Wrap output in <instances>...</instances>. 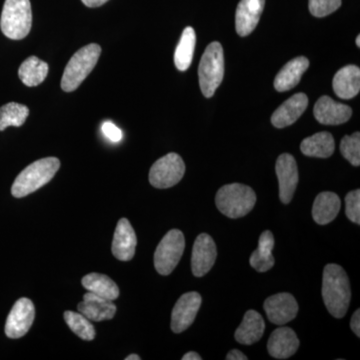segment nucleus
<instances>
[{"instance_id":"nucleus-1","label":"nucleus","mask_w":360,"mask_h":360,"mask_svg":"<svg viewBox=\"0 0 360 360\" xmlns=\"http://www.w3.org/2000/svg\"><path fill=\"white\" fill-rule=\"evenodd\" d=\"M321 293L329 314L343 319L349 307L352 290L347 274L340 265L330 264L324 267Z\"/></svg>"},{"instance_id":"nucleus-2","label":"nucleus","mask_w":360,"mask_h":360,"mask_svg":"<svg viewBox=\"0 0 360 360\" xmlns=\"http://www.w3.org/2000/svg\"><path fill=\"white\" fill-rule=\"evenodd\" d=\"M60 167V161L56 158H42L28 165L14 180L11 193L14 198H21L39 191L49 184Z\"/></svg>"},{"instance_id":"nucleus-3","label":"nucleus","mask_w":360,"mask_h":360,"mask_svg":"<svg viewBox=\"0 0 360 360\" xmlns=\"http://www.w3.org/2000/svg\"><path fill=\"white\" fill-rule=\"evenodd\" d=\"M257 203V194L251 187L241 184H226L217 191L215 205L225 217L236 219L245 217Z\"/></svg>"},{"instance_id":"nucleus-4","label":"nucleus","mask_w":360,"mask_h":360,"mask_svg":"<svg viewBox=\"0 0 360 360\" xmlns=\"http://www.w3.org/2000/svg\"><path fill=\"white\" fill-rule=\"evenodd\" d=\"M101 53V47L96 44L86 45L75 53L66 65L61 78V89L63 91L72 92L79 87L96 68Z\"/></svg>"},{"instance_id":"nucleus-5","label":"nucleus","mask_w":360,"mask_h":360,"mask_svg":"<svg viewBox=\"0 0 360 360\" xmlns=\"http://www.w3.org/2000/svg\"><path fill=\"white\" fill-rule=\"evenodd\" d=\"M32 26L30 0H6L0 20V28L4 34L11 39H23L30 34Z\"/></svg>"},{"instance_id":"nucleus-6","label":"nucleus","mask_w":360,"mask_h":360,"mask_svg":"<svg viewBox=\"0 0 360 360\" xmlns=\"http://www.w3.org/2000/svg\"><path fill=\"white\" fill-rule=\"evenodd\" d=\"M224 77V49L219 42L213 41L206 47L198 68L200 89L206 98L214 96Z\"/></svg>"},{"instance_id":"nucleus-7","label":"nucleus","mask_w":360,"mask_h":360,"mask_svg":"<svg viewBox=\"0 0 360 360\" xmlns=\"http://www.w3.org/2000/svg\"><path fill=\"white\" fill-rule=\"evenodd\" d=\"M186 248V238L179 229H172L161 239L155 252V267L161 276H168L179 264Z\"/></svg>"},{"instance_id":"nucleus-8","label":"nucleus","mask_w":360,"mask_h":360,"mask_svg":"<svg viewBox=\"0 0 360 360\" xmlns=\"http://www.w3.org/2000/svg\"><path fill=\"white\" fill-rule=\"evenodd\" d=\"M186 174V165L176 153L168 155L155 161L149 172V182L155 188L165 189L176 186Z\"/></svg>"},{"instance_id":"nucleus-9","label":"nucleus","mask_w":360,"mask_h":360,"mask_svg":"<svg viewBox=\"0 0 360 360\" xmlns=\"http://www.w3.org/2000/svg\"><path fill=\"white\" fill-rule=\"evenodd\" d=\"M35 309L32 300L28 298H20L13 309L9 312L6 324V335L7 338H22L30 331L34 321Z\"/></svg>"},{"instance_id":"nucleus-10","label":"nucleus","mask_w":360,"mask_h":360,"mask_svg":"<svg viewBox=\"0 0 360 360\" xmlns=\"http://www.w3.org/2000/svg\"><path fill=\"white\" fill-rule=\"evenodd\" d=\"M201 302L202 298L195 291L180 296L172 312V329L174 333H184L193 323Z\"/></svg>"},{"instance_id":"nucleus-11","label":"nucleus","mask_w":360,"mask_h":360,"mask_svg":"<svg viewBox=\"0 0 360 360\" xmlns=\"http://www.w3.org/2000/svg\"><path fill=\"white\" fill-rule=\"evenodd\" d=\"M276 172L279 184V198L284 205H288L292 200L300 179L295 158L290 153L279 155Z\"/></svg>"},{"instance_id":"nucleus-12","label":"nucleus","mask_w":360,"mask_h":360,"mask_svg":"<svg viewBox=\"0 0 360 360\" xmlns=\"http://www.w3.org/2000/svg\"><path fill=\"white\" fill-rule=\"evenodd\" d=\"M264 309L270 322L276 326H283L295 319L298 303L290 293H277L265 300Z\"/></svg>"},{"instance_id":"nucleus-13","label":"nucleus","mask_w":360,"mask_h":360,"mask_svg":"<svg viewBox=\"0 0 360 360\" xmlns=\"http://www.w3.org/2000/svg\"><path fill=\"white\" fill-rule=\"evenodd\" d=\"M217 248L212 236L201 233L194 241L191 255V269L194 276H205L215 264Z\"/></svg>"},{"instance_id":"nucleus-14","label":"nucleus","mask_w":360,"mask_h":360,"mask_svg":"<svg viewBox=\"0 0 360 360\" xmlns=\"http://www.w3.org/2000/svg\"><path fill=\"white\" fill-rule=\"evenodd\" d=\"M314 113L315 120L321 124L340 125L350 120L352 110L329 96H321L315 103Z\"/></svg>"},{"instance_id":"nucleus-15","label":"nucleus","mask_w":360,"mask_h":360,"mask_svg":"<svg viewBox=\"0 0 360 360\" xmlns=\"http://www.w3.org/2000/svg\"><path fill=\"white\" fill-rule=\"evenodd\" d=\"M265 0H241L236 13V30L240 37H248L257 28L264 11Z\"/></svg>"},{"instance_id":"nucleus-16","label":"nucleus","mask_w":360,"mask_h":360,"mask_svg":"<svg viewBox=\"0 0 360 360\" xmlns=\"http://www.w3.org/2000/svg\"><path fill=\"white\" fill-rule=\"evenodd\" d=\"M300 340L290 328H276L270 335L267 350L270 356L276 359H288L297 352Z\"/></svg>"},{"instance_id":"nucleus-17","label":"nucleus","mask_w":360,"mask_h":360,"mask_svg":"<svg viewBox=\"0 0 360 360\" xmlns=\"http://www.w3.org/2000/svg\"><path fill=\"white\" fill-rule=\"evenodd\" d=\"M137 238L134 229L127 219H122L116 225L112 241V255L118 260L129 262L134 258Z\"/></svg>"},{"instance_id":"nucleus-18","label":"nucleus","mask_w":360,"mask_h":360,"mask_svg":"<svg viewBox=\"0 0 360 360\" xmlns=\"http://www.w3.org/2000/svg\"><path fill=\"white\" fill-rule=\"evenodd\" d=\"M309 106V97L305 94H296L281 104L271 116V123L276 129H284L293 124Z\"/></svg>"},{"instance_id":"nucleus-19","label":"nucleus","mask_w":360,"mask_h":360,"mask_svg":"<svg viewBox=\"0 0 360 360\" xmlns=\"http://www.w3.org/2000/svg\"><path fill=\"white\" fill-rule=\"evenodd\" d=\"M78 311L92 321H110L113 319L116 307L112 300H106L92 292H87L78 304Z\"/></svg>"},{"instance_id":"nucleus-20","label":"nucleus","mask_w":360,"mask_h":360,"mask_svg":"<svg viewBox=\"0 0 360 360\" xmlns=\"http://www.w3.org/2000/svg\"><path fill=\"white\" fill-rule=\"evenodd\" d=\"M309 68V60L300 56L290 60L277 73L274 79V89L279 92L288 91L300 84L303 73Z\"/></svg>"},{"instance_id":"nucleus-21","label":"nucleus","mask_w":360,"mask_h":360,"mask_svg":"<svg viewBox=\"0 0 360 360\" xmlns=\"http://www.w3.org/2000/svg\"><path fill=\"white\" fill-rule=\"evenodd\" d=\"M265 322L257 310H248L243 322L236 329L234 338L240 345H251L257 342L264 335Z\"/></svg>"},{"instance_id":"nucleus-22","label":"nucleus","mask_w":360,"mask_h":360,"mask_svg":"<svg viewBox=\"0 0 360 360\" xmlns=\"http://www.w3.org/2000/svg\"><path fill=\"white\" fill-rule=\"evenodd\" d=\"M333 90L342 99H352L359 94L360 70L356 65H347L338 70L333 78Z\"/></svg>"},{"instance_id":"nucleus-23","label":"nucleus","mask_w":360,"mask_h":360,"mask_svg":"<svg viewBox=\"0 0 360 360\" xmlns=\"http://www.w3.org/2000/svg\"><path fill=\"white\" fill-rule=\"evenodd\" d=\"M341 202L340 196L330 191L319 193L312 206V217L319 225L333 222L340 213Z\"/></svg>"},{"instance_id":"nucleus-24","label":"nucleus","mask_w":360,"mask_h":360,"mask_svg":"<svg viewBox=\"0 0 360 360\" xmlns=\"http://www.w3.org/2000/svg\"><path fill=\"white\" fill-rule=\"evenodd\" d=\"M276 240L271 231H265L260 234L258 240V248L251 255L250 264L252 269L258 272H266L271 269L276 264L272 250Z\"/></svg>"},{"instance_id":"nucleus-25","label":"nucleus","mask_w":360,"mask_h":360,"mask_svg":"<svg viewBox=\"0 0 360 360\" xmlns=\"http://www.w3.org/2000/svg\"><path fill=\"white\" fill-rule=\"evenodd\" d=\"M335 139L329 132L322 131L303 139L300 150L309 158H328L335 153Z\"/></svg>"},{"instance_id":"nucleus-26","label":"nucleus","mask_w":360,"mask_h":360,"mask_svg":"<svg viewBox=\"0 0 360 360\" xmlns=\"http://www.w3.org/2000/svg\"><path fill=\"white\" fill-rule=\"evenodd\" d=\"M82 285L89 292L106 298L115 300L120 296V288L110 277L101 274H90L85 276L82 281Z\"/></svg>"},{"instance_id":"nucleus-27","label":"nucleus","mask_w":360,"mask_h":360,"mask_svg":"<svg viewBox=\"0 0 360 360\" xmlns=\"http://www.w3.org/2000/svg\"><path fill=\"white\" fill-rule=\"evenodd\" d=\"M49 65L37 56H30L20 65L18 77L26 86H37L49 75Z\"/></svg>"},{"instance_id":"nucleus-28","label":"nucleus","mask_w":360,"mask_h":360,"mask_svg":"<svg viewBox=\"0 0 360 360\" xmlns=\"http://www.w3.org/2000/svg\"><path fill=\"white\" fill-rule=\"evenodd\" d=\"M196 34L193 27L188 26L182 32L179 44L174 53V63L177 70L186 71L193 63L194 49H195Z\"/></svg>"},{"instance_id":"nucleus-29","label":"nucleus","mask_w":360,"mask_h":360,"mask_svg":"<svg viewBox=\"0 0 360 360\" xmlns=\"http://www.w3.org/2000/svg\"><path fill=\"white\" fill-rule=\"evenodd\" d=\"M30 115L27 106L11 103L0 108V131L8 127H21Z\"/></svg>"},{"instance_id":"nucleus-30","label":"nucleus","mask_w":360,"mask_h":360,"mask_svg":"<svg viewBox=\"0 0 360 360\" xmlns=\"http://www.w3.org/2000/svg\"><path fill=\"white\" fill-rule=\"evenodd\" d=\"M65 321L71 330L84 340H94L96 329L89 319L79 312L65 311Z\"/></svg>"},{"instance_id":"nucleus-31","label":"nucleus","mask_w":360,"mask_h":360,"mask_svg":"<svg viewBox=\"0 0 360 360\" xmlns=\"http://www.w3.org/2000/svg\"><path fill=\"white\" fill-rule=\"evenodd\" d=\"M340 153L348 162L354 167L360 165V134L354 132V134L345 135L340 143Z\"/></svg>"},{"instance_id":"nucleus-32","label":"nucleus","mask_w":360,"mask_h":360,"mask_svg":"<svg viewBox=\"0 0 360 360\" xmlns=\"http://www.w3.org/2000/svg\"><path fill=\"white\" fill-rule=\"evenodd\" d=\"M341 0H309V11L315 18H324L341 6Z\"/></svg>"},{"instance_id":"nucleus-33","label":"nucleus","mask_w":360,"mask_h":360,"mask_svg":"<svg viewBox=\"0 0 360 360\" xmlns=\"http://www.w3.org/2000/svg\"><path fill=\"white\" fill-rule=\"evenodd\" d=\"M345 214L350 221L360 224V191H350L345 196Z\"/></svg>"},{"instance_id":"nucleus-34","label":"nucleus","mask_w":360,"mask_h":360,"mask_svg":"<svg viewBox=\"0 0 360 360\" xmlns=\"http://www.w3.org/2000/svg\"><path fill=\"white\" fill-rule=\"evenodd\" d=\"M103 132L106 139L112 142H120L122 139V131L118 129L115 123L110 122H104L103 124Z\"/></svg>"},{"instance_id":"nucleus-35","label":"nucleus","mask_w":360,"mask_h":360,"mask_svg":"<svg viewBox=\"0 0 360 360\" xmlns=\"http://www.w3.org/2000/svg\"><path fill=\"white\" fill-rule=\"evenodd\" d=\"M350 328L354 331V335L357 338H360V310L357 309L352 315V321H350Z\"/></svg>"},{"instance_id":"nucleus-36","label":"nucleus","mask_w":360,"mask_h":360,"mask_svg":"<svg viewBox=\"0 0 360 360\" xmlns=\"http://www.w3.org/2000/svg\"><path fill=\"white\" fill-rule=\"evenodd\" d=\"M226 360H248V356L238 349H232L227 354Z\"/></svg>"},{"instance_id":"nucleus-37","label":"nucleus","mask_w":360,"mask_h":360,"mask_svg":"<svg viewBox=\"0 0 360 360\" xmlns=\"http://www.w3.org/2000/svg\"><path fill=\"white\" fill-rule=\"evenodd\" d=\"M82 1L84 2V6L94 8V7L103 6L108 0H82Z\"/></svg>"},{"instance_id":"nucleus-38","label":"nucleus","mask_w":360,"mask_h":360,"mask_svg":"<svg viewBox=\"0 0 360 360\" xmlns=\"http://www.w3.org/2000/svg\"><path fill=\"white\" fill-rule=\"evenodd\" d=\"M202 357L200 356V354H196V352H187L186 354L184 355L182 357V360H201Z\"/></svg>"},{"instance_id":"nucleus-39","label":"nucleus","mask_w":360,"mask_h":360,"mask_svg":"<svg viewBox=\"0 0 360 360\" xmlns=\"http://www.w3.org/2000/svg\"><path fill=\"white\" fill-rule=\"evenodd\" d=\"M141 356H139L137 354H130L129 356H127L125 360H141Z\"/></svg>"},{"instance_id":"nucleus-40","label":"nucleus","mask_w":360,"mask_h":360,"mask_svg":"<svg viewBox=\"0 0 360 360\" xmlns=\"http://www.w3.org/2000/svg\"><path fill=\"white\" fill-rule=\"evenodd\" d=\"M355 41H356L357 46L360 47V35H357L356 40H355Z\"/></svg>"}]
</instances>
